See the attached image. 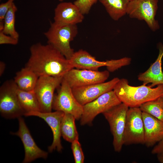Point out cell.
<instances>
[{
    "mask_svg": "<svg viewBox=\"0 0 163 163\" xmlns=\"http://www.w3.org/2000/svg\"><path fill=\"white\" fill-rule=\"evenodd\" d=\"M78 33L77 25L51 23L48 30L44 33L49 44L59 50L67 59H70L74 53L70 43Z\"/></svg>",
    "mask_w": 163,
    "mask_h": 163,
    "instance_id": "3957f363",
    "label": "cell"
},
{
    "mask_svg": "<svg viewBox=\"0 0 163 163\" xmlns=\"http://www.w3.org/2000/svg\"><path fill=\"white\" fill-rule=\"evenodd\" d=\"M139 107L142 112L147 113L163 122V104L161 97L155 100L146 102Z\"/></svg>",
    "mask_w": 163,
    "mask_h": 163,
    "instance_id": "cb8c5ba5",
    "label": "cell"
},
{
    "mask_svg": "<svg viewBox=\"0 0 163 163\" xmlns=\"http://www.w3.org/2000/svg\"><path fill=\"white\" fill-rule=\"evenodd\" d=\"M64 113L61 111H55L49 112L32 111L24 114L26 116H34L43 119L51 129L53 139L51 145L48 147L49 152L56 150L59 152L62 151L63 147L61 143V124Z\"/></svg>",
    "mask_w": 163,
    "mask_h": 163,
    "instance_id": "9a60e30c",
    "label": "cell"
},
{
    "mask_svg": "<svg viewBox=\"0 0 163 163\" xmlns=\"http://www.w3.org/2000/svg\"><path fill=\"white\" fill-rule=\"evenodd\" d=\"M163 151V139L157 145H156L152 151V154H157Z\"/></svg>",
    "mask_w": 163,
    "mask_h": 163,
    "instance_id": "f1b7e54d",
    "label": "cell"
},
{
    "mask_svg": "<svg viewBox=\"0 0 163 163\" xmlns=\"http://www.w3.org/2000/svg\"><path fill=\"white\" fill-rule=\"evenodd\" d=\"M79 139H76L71 143V148L72 152L75 162L83 163L85 157Z\"/></svg>",
    "mask_w": 163,
    "mask_h": 163,
    "instance_id": "d4e9b609",
    "label": "cell"
},
{
    "mask_svg": "<svg viewBox=\"0 0 163 163\" xmlns=\"http://www.w3.org/2000/svg\"><path fill=\"white\" fill-rule=\"evenodd\" d=\"M30 56L26 67L39 77L42 76L63 77L74 68L69 60L52 45L40 43L30 47Z\"/></svg>",
    "mask_w": 163,
    "mask_h": 163,
    "instance_id": "6da1fadb",
    "label": "cell"
},
{
    "mask_svg": "<svg viewBox=\"0 0 163 163\" xmlns=\"http://www.w3.org/2000/svg\"><path fill=\"white\" fill-rule=\"evenodd\" d=\"M5 68V64L2 61L0 62V76H2L3 74Z\"/></svg>",
    "mask_w": 163,
    "mask_h": 163,
    "instance_id": "f546056e",
    "label": "cell"
},
{
    "mask_svg": "<svg viewBox=\"0 0 163 163\" xmlns=\"http://www.w3.org/2000/svg\"><path fill=\"white\" fill-rule=\"evenodd\" d=\"M161 101L162 102L163 104V96L161 97Z\"/></svg>",
    "mask_w": 163,
    "mask_h": 163,
    "instance_id": "1f68e13d",
    "label": "cell"
},
{
    "mask_svg": "<svg viewBox=\"0 0 163 163\" xmlns=\"http://www.w3.org/2000/svg\"><path fill=\"white\" fill-rule=\"evenodd\" d=\"M124 145L144 144V126L139 107H130L127 112L123 136Z\"/></svg>",
    "mask_w": 163,
    "mask_h": 163,
    "instance_id": "8fae6325",
    "label": "cell"
},
{
    "mask_svg": "<svg viewBox=\"0 0 163 163\" xmlns=\"http://www.w3.org/2000/svg\"><path fill=\"white\" fill-rule=\"evenodd\" d=\"M158 0H131L126 14L131 18L144 21L149 28L155 31L160 28L155 16L158 8Z\"/></svg>",
    "mask_w": 163,
    "mask_h": 163,
    "instance_id": "52a82bcc",
    "label": "cell"
},
{
    "mask_svg": "<svg viewBox=\"0 0 163 163\" xmlns=\"http://www.w3.org/2000/svg\"><path fill=\"white\" fill-rule=\"evenodd\" d=\"M17 8L13 2L7 12L4 20L3 32L5 34L18 39L19 34L15 27V14Z\"/></svg>",
    "mask_w": 163,
    "mask_h": 163,
    "instance_id": "603a6c76",
    "label": "cell"
},
{
    "mask_svg": "<svg viewBox=\"0 0 163 163\" xmlns=\"http://www.w3.org/2000/svg\"><path fill=\"white\" fill-rule=\"evenodd\" d=\"M122 103L113 90L105 93L83 106L80 120L82 126L91 125L96 117Z\"/></svg>",
    "mask_w": 163,
    "mask_h": 163,
    "instance_id": "ba28073f",
    "label": "cell"
},
{
    "mask_svg": "<svg viewBox=\"0 0 163 163\" xmlns=\"http://www.w3.org/2000/svg\"><path fill=\"white\" fill-rule=\"evenodd\" d=\"M58 0L61 2H62L63 1V0Z\"/></svg>",
    "mask_w": 163,
    "mask_h": 163,
    "instance_id": "d6a6232c",
    "label": "cell"
},
{
    "mask_svg": "<svg viewBox=\"0 0 163 163\" xmlns=\"http://www.w3.org/2000/svg\"><path fill=\"white\" fill-rule=\"evenodd\" d=\"M17 88L13 80H7L0 87V112L6 118H18L25 114L18 97Z\"/></svg>",
    "mask_w": 163,
    "mask_h": 163,
    "instance_id": "8992f818",
    "label": "cell"
},
{
    "mask_svg": "<svg viewBox=\"0 0 163 163\" xmlns=\"http://www.w3.org/2000/svg\"><path fill=\"white\" fill-rule=\"evenodd\" d=\"M129 108L122 103L103 113L109 124L113 137V148L117 152L121 151L124 145V133Z\"/></svg>",
    "mask_w": 163,
    "mask_h": 163,
    "instance_id": "5b68a950",
    "label": "cell"
},
{
    "mask_svg": "<svg viewBox=\"0 0 163 163\" xmlns=\"http://www.w3.org/2000/svg\"><path fill=\"white\" fill-rule=\"evenodd\" d=\"M84 15L74 3L62 2L57 5L54 9V22L77 25L82 22L84 18Z\"/></svg>",
    "mask_w": 163,
    "mask_h": 163,
    "instance_id": "2e32d148",
    "label": "cell"
},
{
    "mask_svg": "<svg viewBox=\"0 0 163 163\" xmlns=\"http://www.w3.org/2000/svg\"><path fill=\"white\" fill-rule=\"evenodd\" d=\"M18 130L11 133L19 137L23 144L25 156L22 162L28 163L37 158H46L48 153L41 149L36 144L24 119L21 117L18 118Z\"/></svg>",
    "mask_w": 163,
    "mask_h": 163,
    "instance_id": "5bb4252c",
    "label": "cell"
},
{
    "mask_svg": "<svg viewBox=\"0 0 163 163\" xmlns=\"http://www.w3.org/2000/svg\"><path fill=\"white\" fill-rule=\"evenodd\" d=\"M157 155V159L159 162L161 163H163V151Z\"/></svg>",
    "mask_w": 163,
    "mask_h": 163,
    "instance_id": "4dcf8cb0",
    "label": "cell"
},
{
    "mask_svg": "<svg viewBox=\"0 0 163 163\" xmlns=\"http://www.w3.org/2000/svg\"><path fill=\"white\" fill-rule=\"evenodd\" d=\"M120 79L115 77L107 82L95 83L72 88L78 102L83 106L104 94L113 90Z\"/></svg>",
    "mask_w": 163,
    "mask_h": 163,
    "instance_id": "4fadbf2b",
    "label": "cell"
},
{
    "mask_svg": "<svg viewBox=\"0 0 163 163\" xmlns=\"http://www.w3.org/2000/svg\"><path fill=\"white\" fill-rule=\"evenodd\" d=\"M69 60L74 68L98 71L100 67L106 66L108 71L113 72L123 66L129 65L131 59L124 57L117 59L100 61L87 51L81 49L75 52Z\"/></svg>",
    "mask_w": 163,
    "mask_h": 163,
    "instance_id": "277c9868",
    "label": "cell"
},
{
    "mask_svg": "<svg viewBox=\"0 0 163 163\" xmlns=\"http://www.w3.org/2000/svg\"><path fill=\"white\" fill-rule=\"evenodd\" d=\"M144 132V143L152 146L163 139V122L151 115L142 112Z\"/></svg>",
    "mask_w": 163,
    "mask_h": 163,
    "instance_id": "e0dca14e",
    "label": "cell"
},
{
    "mask_svg": "<svg viewBox=\"0 0 163 163\" xmlns=\"http://www.w3.org/2000/svg\"><path fill=\"white\" fill-rule=\"evenodd\" d=\"M75 120L72 115L64 113L61 122V136L70 143L76 139H79V135L75 124Z\"/></svg>",
    "mask_w": 163,
    "mask_h": 163,
    "instance_id": "7402d4cb",
    "label": "cell"
},
{
    "mask_svg": "<svg viewBox=\"0 0 163 163\" xmlns=\"http://www.w3.org/2000/svg\"><path fill=\"white\" fill-rule=\"evenodd\" d=\"M128 0L129 1H130V0Z\"/></svg>",
    "mask_w": 163,
    "mask_h": 163,
    "instance_id": "836d02e7",
    "label": "cell"
},
{
    "mask_svg": "<svg viewBox=\"0 0 163 163\" xmlns=\"http://www.w3.org/2000/svg\"><path fill=\"white\" fill-rule=\"evenodd\" d=\"M15 0H8L0 5V22L4 21L5 16Z\"/></svg>",
    "mask_w": 163,
    "mask_h": 163,
    "instance_id": "83f0119b",
    "label": "cell"
},
{
    "mask_svg": "<svg viewBox=\"0 0 163 163\" xmlns=\"http://www.w3.org/2000/svg\"><path fill=\"white\" fill-rule=\"evenodd\" d=\"M63 78V77H39L34 91L39 104L40 112L52 111L54 91L60 85Z\"/></svg>",
    "mask_w": 163,
    "mask_h": 163,
    "instance_id": "30bf717a",
    "label": "cell"
},
{
    "mask_svg": "<svg viewBox=\"0 0 163 163\" xmlns=\"http://www.w3.org/2000/svg\"><path fill=\"white\" fill-rule=\"evenodd\" d=\"M38 78L34 72L25 66L16 73L14 80L18 89L31 91H34Z\"/></svg>",
    "mask_w": 163,
    "mask_h": 163,
    "instance_id": "d6986e66",
    "label": "cell"
},
{
    "mask_svg": "<svg viewBox=\"0 0 163 163\" xmlns=\"http://www.w3.org/2000/svg\"><path fill=\"white\" fill-rule=\"evenodd\" d=\"M113 20L117 21L126 14L128 0H99Z\"/></svg>",
    "mask_w": 163,
    "mask_h": 163,
    "instance_id": "ffe728a7",
    "label": "cell"
},
{
    "mask_svg": "<svg viewBox=\"0 0 163 163\" xmlns=\"http://www.w3.org/2000/svg\"><path fill=\"white\" fill-rule=\"evenodd\" d=\"M18 39L5 34L2 30H0V44H9L13 45L17 44Z\"/></svg>",
    "mask_w": 163,
    "mask_h": 163,
    "instance_id": "4316f807",
    "label": "cell"
},
{
    "mask_svg": "<svg viewBox=\"0 0 163 163\" xmlns=\"http://www.w3.org/2000/svg\"><path fill=\"white\" fill-rule=\"evenodd\" d=\"M98 0H76L73 3L84 15L88 14L92 6Z\"/></svg>",
    "mask_w": 163,
    "mask_h": 163,
    "instance_id": "484cf974",
    "label": "cell"
},
{
    "mask_svg": "<svg viewBox=\"0 0 163 163\" xmlns=\"http://www.w3.org/2000/svg\"><path fill=\"white\" fill-rule=\"evenodd\" d=\"M109 72L73 68L63 76L70 87L73 88L105 82L109 78Z\"/></svg>",
    "mask_w": 163,
    "mask_h": 163,
    "instance_id": "7c38bea8",
    "label": "cell"
},
{
    "mask_svg": "<svg viewBox=\"0 0 163 163\" xmlns=\"http://www.w3.org/2000/svg\"><path fill=\"white\" fill-rule=\"evenodd\" d=\"M16 92L19 103L25 114L32 111L40 112L39 104L34 91H24L17 88Z\"/></svg>",
    "mask_w": 163,
    "mask_h": 163,
    "instance_id": "44dd1931",
    "label": "cell"
},
{
    "mask_svg": "<svg viewBox=\"0 0 163 163\" xmlns=\"http://www.w3.org/2000/svg\"><path fill=\"white\" fill-rule=\"evenodd\" d=\"M159 53L155 61L145 72L138 76V79L146 85L151 83V88L156 85H163V72L162 68V60L163 57V44L160 43L158 45Z\"/></svg>",
    "mask_w": 163,
    "mask_h": 163,
    "instance_id": "ac0fdd59",
    "label": "cell"
},
{
    "mask_svg": "<svg viewBox=\"0 0 163 163\" xmlns=\"http://www.w3.org/2000/svg\"><path fill=\"white\" fill-rule=\"evenodd\" d=\"M113 90L121 102L129 108L139 107L163 96V85L155 88L143 84L134 86L129 85L128 81L124 78L120 79Z\"/></svg>",
    "mask_w": 163,
    "mask_h": 163,
    "instance_id": "7a4b0ae2",
    "label": "cell"
},
{
    "mask_svg": "<svg viewBox=\"0 0 163 163\" xmlns=\"http://www.w3.org/2000/svg\"><path fill=\"white\" fill-rule=\"evenodd\" d=\"M57 94L54 95L52 109L72 115L76 120H80L83 112V106L77 101L72 88L63 78Z\"/></svg>",
    "mask_w": 163,
    "mask_h": 163,
    "instance_id": "9c48e42d",
    "label": "cell"
}]
</instances>
